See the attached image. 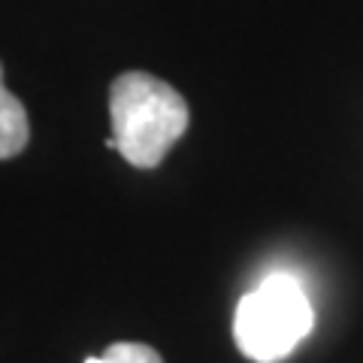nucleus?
Here are the masks:
<instances>
[{
    "label": "nucleus",
    "mask_w": 363,
    "mask_h": 363,
    "mask_svg": "<svg viewBox=\"0 0 363 363\" xmlns=\"http://www.w3.org/2000/svg\"><path fill=\"white\" fill-rule=\"evenodd\" d=\"M109 118L112 140L106 149H116L124 161L152 169L188 130V104L173 85L152 73L130 70L121 73L109 88Z\"/></svg>",
    "instance_id": "nucleus-1"
},
{
    "label": "nucleus",
    "mask_w": 363,
    "mask_h": 363,
    "mask_svg": "<svg viewBox=\"0 0 363 363\" xmlns=\"http://www.w3.org/2000/svg\"><path fill=\"white\" fill-rule=\"evenodd\" d=\"M85 363H104V354L100 357H85Z\"/></svg>",
    "instance_id": "nucleus-5"
},
{
    "label": "nucleus",
    "mask_w": 363,
    "mask_h": 363,
    "mask_svg": "<svg viewBox=\"0 0 363 363\" xmlns=\"http://www.w3.org/2000/svg\"><path fill=\"white\" fill-rule=\"evenodd\" d=\"M104 363H164L152 345L143 342H112L104 351Z\"/></svg>",
    "instance_id": "nucleus-4"
},
{
    "label": "nucleus",
    "mask_w": 363,
    "mask_h": 363,
    "mask_svg": "<svg viewBox=\"0 0 363 363\" xmlns=\"http://www.w3.org/2000/svg\"><path fill=\"white\" fill-rule=\"evenodd\" d=\"M30 140V124L21 100L4 85V67H0V161H9L25 152Z\"/></svg>",
    "instance_id": "nucleus-3"
},
{
    "label": "nucleus",
    "mask_w": 363,
    "mask_h": 363,
    "mask_svg": "<svg viewBox=\"0 0 363 363\" xmlns=\"http://www.w3.org/2000/svg\"><path fill=\"white\" fill-rule=\"evenodd\" d=\"M315 324L312 303L303 285L288 272H272L236 306V348L255 363L285 360Z\"/></svg>",
    "instance_id": "nucleus-2"
}]
</instances>
